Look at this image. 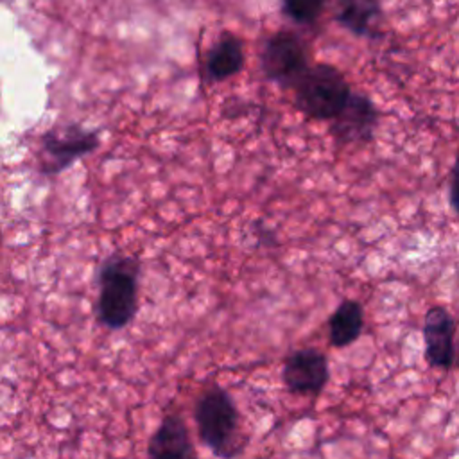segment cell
<instances>
[{
	"instance_id": "1",
	"label": "cell",
	"mask_w": 459,
	"mask_h": 459,
	"mask_svg": "<svg viewBox=\"0 0 459 459\" xmlns=\"http://www.w3.org/2000/svg\"><path fill=\"white\" fill-rule=\"evenodd\" d=\"M142 264L136 256L113 251L95 271V319L108 330L127 328L138 314V280Z\"/></svg>"
},
{
	"instance_id": "2",
	"label": "cell",
	"mask_w": 459,
	"mask_h": 459,
	"mask_svg": "<svg viewBox=\"0 0 459 459\" xmlns=\"http://www.w3.org/2000/svg\"><path fill=\"white\" fill-rule=\"evenodd\" d=\"M199 441L219 459L237 457L246 439L240 432V412L228 389L212 384L199 393L194 405Z\"/></svg>"
},
{
	"instance_id": "3",
	"label": "cell",
	"mask_w": 459,
	"mask_h": 459,
	"mask_svg": "<svg viewBox=\"0 0 459 459\" xmlns=\"http://www.w3.org/2000/svg\"><path fill=\"white\" fill-rule=\"evenodd\" d=\"M292 90L294 104L303 115L326 122L342 111L353 93L344 74L328 63L310 65Z\"/></svg>"
},
{
	"instance_id": "4",
	"label": "cell",
	"mask_w": 459,
	"mask_h": 459,
	"mask_svg": "<svg viewBox=\"0 0 459 459\" xmlns=\"http://www.w3.org/2000/svg\"><path fill=\"white\" fill-rule=\"evenodd\" d=\"M99 143V133L86 129L81 124L54 126L41 136L39 172L45 176L61 174L72 167V163L93 152Z\"/></svg>"
},
{
	"instance_id": "5",
	"label": "cell",
	"mask_w": 459,
	"mask_h": 459,
	"mask_svg": "<svg viewBox=\"0 0 459 459\" xmlns=\"http://www.w3.org/2000/svg\"><path fill=\"white\" fill-rule=\"evenodd\" d=\"M307 47L296 32L278 30L264 45L260 68L264 75L280 84L292 88L308 68Z\"/></svg>"
},
{
	"instance_id": "6",
	"label": "cell",
	"mask_w": 459,
	"mask_h": 459,
	"mask_svg": "<svg viewBox=\"0 0 459 459\" xmlns=\"http://www.w3.org/2000/svg\"><path fill=\"white\" fill-rule=\"evenodd\" d=\"M423 355L430 368L450 371L459 360L457 319L441 305H434L423 317Z\"/></svg>"
},
{
	"instance_id": "7",
	"label": "cell",
	"mask_w": 459,
	"mask_h": 459,
	"mask_svg": "<svg viewBox=\"0 0 459 459\" xmlns=\"http://www.w3.org/2000/svg\"><path fill=\"white\" fill-rule=\"evenodd\" d=\"M330 380L328 357L317 348L292 350L281 366V382L292 394L319 396Z\"/></svg>"
},
{
	"instance_id": "8",
	"label": "cell",
	"mask_w": 459,
	"mask_h": 459,
	"mask_svg": "<svg viewBox=\"0 0 459 459\" xmlns=\"http://www.w3.org/2000/svg\"><path fill=\"white\" fill-rule=\"evenodd\" d=\"M378 111L369 97L353 91L342 111L330 120V134L344 145L366 143L373 138Z\"/></svg>"
},
{
	"instance_id": "9",
	"label": "cell",
	"mask_w": 459,
	"mask_h": 459,
	"mask_svg": "<svg viewBox=\"0 0 459 459\" xmlns=\"http://www.w3.org/2000/svg\"><path fill=\"white\" fill-rule=\"evenodd\" d=\"M149 459H199L190 430L178 412L161 418L147 443Z\"/></svg>"
},
{
	"instance_id": "10",
	"label": "cell",
	"mask_w": 459,
	"mask_h": 459,
	"mask_svg": "<svg viewBox=\"0 0 459 459\" xmlns=\"http://www.w3.org/2000/svg\"><path fill=\"white\" fill-rule=\"evenodd\" d=\"M244 43L231 32H224L210 48L206 57V74L210 81L221 82L237 75L244 68Z\"/></svg>"
},
{
	"instance_id": "11",
	"label": "cell",
	"mask_w": 459,
	"mask_h": 459,
	"mask_svg": "<svg viewBox=\"0 0 459 459\" xmlns=\"http://www.w3.org/2000/svg\"><path fill=\"white\" fill-rule=\"evenodd\" d=\"M335 18L341 27L360 38H375L382 18L380 0H337Z\"/></svg>"
},
{
	"instance_id": "12",
	"label": "cell",
	"mask_w": 459,
	"mask_h": 459,
	"mask_svg": "<svg viewBox=\"0 0 459 459\" xmlns=\"http://www.w3.org/2000/svg\"><path fill=\"white\" fill-rule=\"evenodd\" d=\"M364 330V307L360 301L344 298L328 317V342L333 348L353 344Z\"/></svg>"
},
{
	"instance_id": "13",
	"label": "cell",
	"mask_w": 459,
	"mask_h": 459,
	"mask_svg": "<svg viewBox=\"0 0 459 459\" xmlns=\"http://www.w3.org/2000/svg\"><path fill=\"white\" fill-rule=\"evenodd\" d=\"M326 0H281V11L299 25L314 23L325 9Z\"/></svg>"
},
{
	"instance_id": "14",
	"label": "cell",
	"mask_w": 459,
	"mask_h": 459,
	"mask_svg": "<svg viewBox=\"0 0 459 459\" xmlns=\"http://www.w3.org/2000/svg\"><path fill=\"white\" fill-rule=\"evenodd\" d=\"M448 201L452 210L455 212L457 219H459V147L455 152V160L450 170V185H448Z\"/></svg>"
},
{
	"instance_id": "15",
	"label": "cell",
	"mask_w": 459,
	"mask_h": 459,
	"mask_svg": "<svg viewBox=\"0 0 459 459\" xmlns=\"http://www.w3.org/2000/svg\"><path fill=\"white\" fill-rule=\"evenodd\" d=\"M255 237H256V238L260 240V244H264V246H273V244H276V238H274L273 230L264 228L262 224H258V228L255 230Z\"/></svg>"
},
{
	"instance_id": "16",
	"label": "cell",
	"mask_w": 459,
	"mask_h": 459,
	"mask_svg": "<svg viewBox=\"0 0 459 459\" xmlns=\"http://www.w3.org/2000/svg\"><path fill=\"white\" fill-rule=\"evenodd\" d=\"M253 459H269V457H265V455H256V457H253Z\"/></svg>"
}]
</instances>
